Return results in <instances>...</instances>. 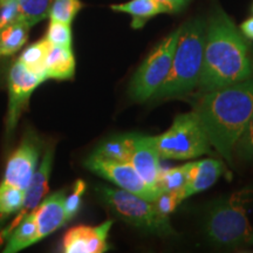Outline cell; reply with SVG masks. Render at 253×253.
<instances>
[{
  "mask_svg": "<svg viewBox=\"0 0 253 253\" xmlns=\"http://www.w3.org/2000/svg\"><path fill=\"white\" fill-rule=\"evenodd\" d=\"M253 77V50L235 23L220 7L207 21L203 65L198 87L202 91L238 84Z\"/></svg>",
  "mask_w": 253,
  "mask_h": 253,
  "instance_id": "6da1fadb",
  "label": "cell"
},
{
  "mask_svg": "<svg viewBox=\"0 0 253 253\" xmlns=\"http://www.w3.org/2000/svg\"><path fill=\"white\" fill-rule=\"evenodd\" d=\"M195 112L210 144L229 162L253 114V77L238 84L204 91Z\"/></svg>",
  "mask_w": 253,
  "mask_h": 253,
  "instance_id": "7a4b0ae2",
  "label": "cell"
},
{
  "mask_svg": "<svg viewBox=\"0 0 253 253\" xmlns=\"http://www.w3.org/2000/svg\"><path fill=\"white\" fill-rule=\"evenodd\" d=\"M205 30L207 21L202 17L179 26L171 67L162 86L153 95L154 99L179 96L198 86L203 65Z\"/></svg>",
  "mask_w": 253,
  "mask_h": 253,
  "instance_id": "3957f363",
  "label": "cell"
},
{
  "mask_svg": "<svg viewBox=\"0 0 253 253\" xmlns=\"http://www.w3.org/2000/svg\"><path fill=\"white\" fill-rule=\"evenodd\" d=\"M252 190L243 189L212 204L205 217L204 230L216 245L235 248L252 244L253 230L246 213Z\"/></svg>",
  "mask_w": 253,
  "mask_h": 253,
  "instance_id": "277c9868",
  "label": "cell"
},
{
  "mask_svg": "<svg viewBox=\"0 0 253 253\" xmlns=\"http://www.w3.org/2000/svg\"><path fill=\"white\" fill-rule=\"evenodd\" d=\"M154 140L161 157L169 160H190L211 153L210 141L195 110L177 115L171 126Z\"/></svg>",
  "mask_w": 253,
  "mask_h": 253,
  "instance_id": "5b68a950",
  "label": "cell"
},
{
  "mask_svg": "<svg viewBox=\"0 0 253 253\" xmlns=\"http://www.w3.org/2000/svg\"><path fill=\"white\" fill-rule=\"evenodd\" d=\"M99 192L102 201L114 213L136 229L158 236H170L173 233L169 217L158 213L153 202L123 189L102 186Z\"/></svg>",
  "mask_w": 253,
  "mask_h": 253,
  "instance_id": "8992f818",
  "label": "cell"
},
{
  "mask_svg": "<svg viewBox=\"0 0 253 253\" xmlns=\"http://www.w3.org/2000/svg\"><path fill=\"white\" fill-rule=\"evenodd\" d=\"M178 34L179 27L164 38L137 68L129 86V94L136 102L149 100L162 86L171 67Z\"/></svg>",
  "mask_w": 253,
  "mask_h": 253,
  "instance_id": "52a82bcc",
  "label": "cell"
},
{
  "mask_svg": "<svg viewBox=\"0 0 253 253\" xmlns=\"http://www.w3.org/2000/svg\"><path fill=\"white\" fill-rule=\"evenodd\" d=\"M86 167L90 171L118 185L120 189L140 196L150 202L155 201V198L160 194L157 188L144 182L130 162L106 160L90 155L86 161Z\"/></svg>",
  "mask_w": 253,
  "mask_h": 253,
  "instance_id": "ba28073f",
  "label": "cell"
},
{
  "mask_svg": "<svg viewBox=\"0 0 253 253\" xmlns=\"http://www.w3.org/2000/svg\"><path fill=\"white\" fill-rule=\"evenodd\" d=\"M43 81L45 80L39 75L28 71L19 60L14 63L8 77V131L15 128L19 116L30 100L32 93Z\"/></svg>",
  "mask_w": 253,
  "mask_h": 253,
  "instance_id": "9c48e42d",
  "label": "cell"
},
{
  "mask_svg": "<svg viewBox=\"0 0 253 253\" xmlns=\"http://www.w3.org/2000/svg\"><path fill=\"white\" fill-rule=\"evenodd\" d=\"M39 156V143L33 137L27 136L9 157L2 182L26 190L38 168Z\"/></svg>",
  "mask_w": 253,
  "mask_h": 253,
  "instance_id": "30bf717a",
  "label": "cell"
},
{
  "mask_svg": "<svg viewBox=\"0 0 253 253\" xmlns=\"http://www.w3.org/2000/svg\"><path fill=\"white\" fill-rule=\"evenodd\" d=\"M113 221L107 220L96 226L79 225L66 232L62 251L66 253H102L108 249L107 238Z\"/></svg>",
  "mask_w": 253,
  "mask_h": 253,
  "instance_id": "8fae6325",
  "label": "cell"
},
{
  "mask_svg": "<svg viewBox=\"0 0 253 253\" xmlns=\"http://www.w3.org/2000/svg\"><path fill=\"white\" fill-rule=\"evenodd\" d=\"M160 158L161 155L158 153L154 136L132 134L131 166L145 183L155 188H157L156 183L162 170L160 166Z\"/></svg>",
  "mask_w": 253,
  "mask_h": 253,
  "instance_id": "7c38bea8",
  "label": "cell"
},
{
  "mask_svg": "<svg viewBox=\"0 0 253 253\" xmlns=\"http://www.w3.org/2000/svg\"><path fill=\"white\" fill-rule=\"evenodd\" d=\"M52 164H53V149H47L43 155L42 161H41L40 166L37 168L36 172L32 177L30 184H28L26 192H25V201L23 208L18 212V216L15 217L13 223L5 230V237L8 236V233L17 226V224L25 216L31 213L38 208V205L41 203L45 196L48 192V182L50 171H52Z\"/></svg>",
  "mask_w": 253,
  "mask_h": 253,
  "instance_id": "4fadbf2b",
  "label": "cell"
},
{
  "mask_svg": "<svg viewBox=\"0 0 253 253\" xmlns=\"http://www.w3.org/2000/svg\"><path fill=\"white\" fill-rule=\"evenodd\" d=\"M65 198L66 194L63 191L55 192L43 198L33 211L40 240L52 235L69 221L65 210Z\"/></svg>",
  "mask_w": 253,
  "mask_h": 253,
  "instance_id": "5bb4252c",
  "label": "cell"
},
{
  "mask_svg": "<svg viewBox=\"0 0 253 253\" xmlns=\"http://www.w3.org/2000/svg\"><path fill=\"white\" fill-rule=\"evenodd\" d=\"M224 166L220 161L213 158L201 160L189 163L188 181L182 192L183 199L194 196L211 188L223 175Z\"/></svg>",
  "mask_w": 253,
  "mask_h": 253,
  "instance_id": "9a60e30c",
  "label": "cell"
},
{
  "mask_svg": "<svg viewBox=\"0 0 253 253\" xmlns=\"http://www.w3.org/2000/svg\"><path fill=\"white\" fill-rule=\"evenodd\" d=\"M75 73L72 47L50 46L45 63L46 80H71Z\"/></svg>",
  "mask_w": 253,
  "mask_h": 253,
  "instance_id": "2e32d148",
  "label": "cell"
},
{
  "mask_svg": "<svg viewBox=\"0 0 253 253\" xmlns=\"http://www.w3.org/2000/svg\"><path fill=\"white\" fill-rule=\"evenodd\" d=\"M110 8L114 12L126 13L131 17V27L142 28L151 18L158 14H166V11L157 0H129L122 4H113Z\"/></svg>",
  "mask_w": 253,
  "mask_h": 253,
  "instance_id": "e0dca14e",
  "label": "cell"
},
{
  "mask_svg": "<svg viewBox=\"0 0 253 253\" xmlns=\"http://www.w3.org/2000/svg\"><path fill=\"white\" fill-rule=\"evenodd\" d=\"M38 242H40V239L38 235V227L33 211H32L31 213H28L19 221L17 226L8 233V242L5 246L4 252H19Z\"/></svg>",
  "mask_w": 253,
  "mask_h": 253,
  "instance_id": "ac0fdd59",
  "label": "cell"
},
{
  "mask_svg": "<svg viewBox=\"0 0 253 253\" xmlns=\"http://www.w3.org/2000/svg\"><path fill=\"white\" fill-rule=\"evenodd\" d=\"M132 153V134L114 136L95 149L91 155L106 160L120 161V162H130Z\"/></svg>",
  "mask_w": 253,
  "mask_h": 253,
  "instance_id": "d6986e66",
  "label": "cell"
},
{
  "mask_svg": "<svg viewBox=\"0 0 253 253\" xmlns=\"http://www.w3.org/2000/svg\"><path fill=\"white\" fill-rule=\"evenodd\" d=\"M30 26L17 20L0 31V56L14 54L23 47L28 39Z\"/></svg>",
  "mask_w": 253,
  "mask_h": 253,
  "instance_id": "ffe728a7",
  "label": "cell"
},
{
  "mask_svg": "<svg viewBox=\"0 0 253 253\" xmlns=\"http://www.w3.org/2000/svg\"><path fill=\"white\" fill-rule=\"evenodd\" d=\"M50 46H52V43L46 38H43V39L37 41L28 47L19 58V61L23 63L28 71L46 80L45 63Z\"/></svg>",
  "mask_w": 253,
  "mask_h": 253,
  "instance_id": "44dd1931",
  "label": "cell"
},
{
  "mask_svg": "<svg viewBox=\"0 0 253 253\" xmlns=\"http://www.w3.org/2000/svg\"><path fill=\"white\" fill-rule=\"evenodd\" d=\"M19 20L27 26H34L49 17L54 0H17Z\"/></svg>",
  "mask_w": 253,
  "mask_h": 253,
  "instance_id": "7402d4cb",
  "label": "cell"
},
{
  "mask_svg": "<svg viewBox=\"0 0 253 253\" xmlns=\"http://www.w3.org/2000/svg\"><path fill=\"white\" fill-rule=\"evenodd\" d=\"M188 167L189 163H186L179 167L161 170L156 183V186L160 190V192H178V194L182 195L183 190L186 185V181H188Z\"/></svg>",
  "mask_w": 253,
  "mask_h": 253,
  "instance_id": "603a6c76",
  "label": "cell"
},
{
  "mask_svg": "<svg viewBox=\"0 0 253 253\" xmlns=\"http://www.w3.org/2000/svg\"><path fill=\"white\" fill-rule=\"evenodd\" d=\"M26 190L15 188L7 183H0V218L18 213L23 208Z\"/></svg>",
  "mask_w": 253,
  "mask_h": 253,
  "instance_id": "cb8c5ba5",
  "label": "cell"
},
{
  "mask_svg": "<svg viewBox=\"0 0 253 253\" xmlns=\"http://www.w3.org/2000/svg\"><path fill=\"white\" fill-rule=\"evenodd\" d=\"M82 6L84 5L81 0H54L49 12V18L52 20L72 24Z\"/></svg>",
  "mask_w": 253,
  "mask_h": 253,
  "instance_id": "d4e9b609",
  "label": "cell"
},
{
  "mask_svg": "<svg viewBox=\"0 0 253 253\" xmlns=\"http://www.w3.org/2000/svg\"><path fill=\"white\" fill-rule=\"evenodd\" d=\"M46 39L53 46L72 47V28L71 24L62 23V21L52 20L48 25Z\"/></svg>",
  "mask_w": 253,
  "mask_h": 253,
  "instance_id": "484cf974",
  "label": "cell"
},
{
  "mask_svg": "<svg viewBox=\"0 0 253 253\" xmlns=\"http://www.w3.org/2000/svg\"><path fill=\"white\" fill-rule=\"evenodd\" d=\"M183 201L184 199L178 192L161 191L155 198V201H153V203L158 213H161L164 217H169V214H171Z\"/></svg>",
  "mask_w": 253,
  "mask_h": 253,
  "instance_id": "4316f807",
  "label": "cell"
},
{
  "mask_svg": "<svg viewBox=\"0 0 253 253\" xmlns=\"http://www.w3.org/2000/svg\"><path fill=\"white\" fill-rule=\"evenodd\" d=\"M84 191H86V183L82 181V179H78V181L75 182L74 186H73L71 194L66 196L65 210L69 220L79 212V210H80L82 196H84Z\"/></svg>",
  "mask_w": 253,
  "mask_h": 253,
  "instance_id": "83f0119b",
  "label": "cell"
},
{
  "mask_svg": "<svg viewBox=\"0 0 253 253\" xmlns=\"http://www.w3.org/2000/svg\"><path fill=\"white\" fill-rule=\"evenodd\" d=\"M19 20L17 0H0V31Z\"/></svg>",
  "mask_w": 253,
  "mask_h": 253,
  "instance_id": "f1b7e54d",
  "label": "cell"
},
{
  "mask_svg": "<svg viewBox=\"0 0 253 253\" xmlns=\"http://www.w3.org/2000/svg\"><path fill=\"white\" fill-rule=\"evenodd\" d=\"M166 11V14L178 13L184 9L191 0H157Z\"/></svg>",
  "mask_w": 253,
  "mask_h": 253,
  "instance_id": "f546056e",
  "label": "cell"
},
{
  "mask_svg": "<svg viewBox=\"0 0 253 253\" xmlns=\"http://www.w3.org/2000/svg\"><path fill=\"white\" fill-rule=\"evenodd\" d=\"M239 31L242 32V34L246 38V39L253 40V17L248 18L246 20L243 21V23L240 24Z\"/></svg>",
  "mask_w": 253,
  "mask_h": 253,
  "instance_id": "4dcf8cb0",
  "label": "cell"
},
{
  "mask_svg": "<svg viewBox=\"0 0 253 253\" xmlns=\"http://www.w3.org/2000/svg\"><path fill=\"white\" fill-rule=\"evenodd\" d=\"M252 134H253V114H252L251 119H250L248 126H246L244 132H243L242 135H252Z\"/></svg>",
  "mask_w": 253,
  "mask_h": 253,
  "instance_id": "1f68e13d",
  "label": "cell"
},
{
  "mask_svg": "<svg viewBox=\"0 0 253 253\" xmlns=\"http://www.w3.org/2000/svg\"><path fill=\"white\" fill-rule=\"evenodd\" d=\"M251 9H252V13H253V4H252V8Z\"/></svg>",
  "mask_w": 253,
  "mask_h": 253,
  "instance_id": "d6a6232c",
  "label": "cell"
},
{
  "mask_svg": "<svg viewBox=\"0 0 253 253\" xmlns=\"http://www.w3.org/2000/svg\"><path fill=\"white\" fill-rule=\"evenodd\" d=\"M252 244H253V237H252Z\"/></svg>",
  "mask_w": 253,
  "mask_h": 253,
  "instance_id": "836d02e7",
  "label": "cell"
}]
</instances>
